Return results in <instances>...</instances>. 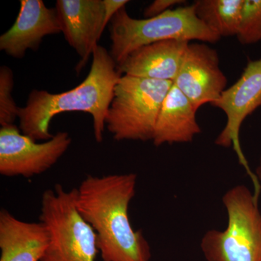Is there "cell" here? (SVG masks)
Instances as JSON below:
<instances>
[{
  "label": "cell",
  "instance_id": "6da1fadb",
  "mask_svg": "<svg viewBox=\"0 0 261 261\" xmlns=\"http://www.w3.org/2000/svg\"><path fill=\"white\" fill-rule=\"evenodd\" d=\"M136 173L87 176L76 188L75 205L94 230L103 261H150L149 243L135 231L128 207L135 196Z\"/></svg>",
  "mask_w": 261,
  "mask_h": 261
},
{
  "label": "cell",
  "instance_id": "7a4b0ae2",
  "mask_svg": "<svg viewBox=\"0 0 261 261\" xmlns=\"http://www.w3.org/2000/svg\"><path fill=\"white\" fill-rule=\"evenodd\" d=\"M93 61L87 78L73 89L60 94L34 89L27 104L19 109V128L34 141L53 138L49 125L53 117L65 112L87 113L93 118L94 135L97 143L103 140L106 118L122 76L118 65L106 48H94Z\"/></svg>",
  "mask_w": 261,
  "mask_h": 261
},
{
  "label": "cell",
  "instance_id": "3957f363",
  "mask_svg": "<svg viewBox=\"0 0 261 261\" xmlns=\"http://www.w3.org/2000/svg\"><path fill=\"white\" fill-rule=\"evenodd\" d=\"M111 50L117 65L139 48L166 40L216 43L221 37L198 18L195 6L168 10L154 18L135 19L120 10L111 21Z\"/></svg>",
  "mask_w": 261,
  "mask_h": 261
},
{
  "label": "cell",
  "instance_id": "277c9868",
  "mask_svg": "<svg viewBox=\"0 0 261 261\" xmlns=\"http://www.w3.org/2000/svg\"><path fill=\"white\" fill-rule=\"evenodd\" d=\"M258 197L245 185L228 190L222 202L228 215L224 231L209 230L200 247L207 261H261V213Z\"/></svg>",
  "mask_w": 261,
  "mask_h": 261
},
{
  "label": "cell",
  "instance_id": "5b68a950",
  "mask_svg": "<svg viewBox=\"0 0 261 261\" xmlns=\"http://www.w3.org/2000/svg\"><path fill=\"white\" fill-rule=\"evenodd\" d=\"M76 188L66 191L61 184L44 192L39 221L45 224L49 243L41 261H95L97 237L75 205Z\"/></svg>",
  "mask_w": 261,
  "mask_h": 261
},
{
  "label": "cell",
  "instance_id": "8992f818",
  "mask_svg": "<svg viewBox=\"0 0 261 261\" xmlns=\"http://www.w3.org/2000/svg\"><path fill=\"white\" fill-rule=\"evenodd\" d=\"M173 84L122 75L106 118V126L113 139L152 140L160 110Z\"/></svg>",
  "mask_w": 261,
  "mask_h": 261
},
{
  "label": "cell",
  "instance_id": "52a82bcc",
  "mask_svg": "<svg viewBox=\"0 0 261 261\" xmlns=\"http://www.w3.org/2000/svg\"><path fill=\"white\" fill-rule=\"evenodd\" d=\"M71 144L69 134L59 132L50 140L37 143L15 124L0 129V174L30 178L53 167Z\"/></svg>",
  "mask_w": 261,
  "mask_h": 261
},
{
  "label": "cell",
  "instance_id": "ba28073f",
  "mask_svg": "<svg viewBox=\"0 0 261 261\" xmlns=\"http://www.w3.org/2000/svg\"><path fill=\"white\" fill-rule=\"evenodd\" d=\"M211 105L224 111L227 118L226 126L215 140V144L225 148L233 147L240 164L253 181L255 195L259 196L260 183L244 155L240 132L245 118L261 106V58L249 61L238 82L225 89L219 99Z\"/></svg>",
  "mask_w": 261,
  "mask_h": 261
},
{
  "label": "cell",
  "instance_id": "9c48e42d",
  "mask_svg": "<svg viewBox=\"0 0 261 261\" xmlns=\"http://www.w3.org/2000/svg\"><path fill=\"white\" fill-rule=\"evenodd\" d=\"M173 84L197 111L206 103L217 100L227 84L217 51L203 43L189 44Z\"/></svg>",
  "mask_w": 261,
  "mask_h": 261
},
{
  "label": "cell",
  "instance_id": "30bf717a",
  "mask_svg": "<svg viewBox=\"0 0 261 261\" xmlns=\"http://www.w3.org/2000/svg\"><path fill=\"white\" fill-rule=\"evenodd\" d=\"M56 9L65 40L82 58L77 72L92 56L104 31L103 0H58Z\"/></svg>",
  "mask_w": 261,
  "mask_h": 261
},
{
  "label": "cell",
  "instance_id": "8fae6325",
  "mask_svg": "<svg viewBox=\"0 0 261 261\" xmlns=\"http://www.w3.org/2000/svg\"><path fill=\"white\" fill-rule=\"evenodd\" d=\"M60 33L56 8H48L42 0H21L14 24L0 37V49L20 59L29 49L37 50L43 38Z\"/></svg>",
  "mask_w": 261,
  "mask_h": 261
},
{
  "label": "cell",
  "instance_id": "7c38bea8",
  "mask_svg": "<svg viewBox=\"0 0 261 261\" xmlns=\"http://www.w3.org/2000/svg\"><path fill=\"white\" fill-rule=\"evenodd\" d=\"M190 42L166 40L139 48L118 65L120 73L137 78L174 82Z\"/></svg>",
  "mask_w": 261,
  "mask_h": 261
},
{
  "label": "cell",
  "instance_id": "4fadbf2b",
  "mask_svg": "<svg viewBox=\"0 0 261 261\" xmlns=\"http://www.w3.org/2000/svg\"><path fill=\"white\" fill-rule=\"evenodd\" d=\"M49 243L45 224L25 222L0 211V261H41Z\"/></svg>",
  "mask_w": 261,
  "mask_h": 261
},
{
  "label": "cell",
  "instance_id": "5bb4252c",
  "mask_svg": "<svg viewBox=\"0 0 261 261\" xmlns=\"http://www.w3.org/2000/svg\"><path fill=\"white\" fill-rule=\"evenodd\" d=\"M196 113L191 101L173 84L160 110L152 140L154 145L192 142L201 132Z\"/></svg>",
  "mask_w": 261,
  "mask_h": 261
},
{
  "label": "cell",
  "instance_id": "9a60e30c",
  "mask_svg": "<svg viewBox=\"0 0 261 261\" xmlns=\"http://www.w3.org/2000/svg\"><path fill=\"white\" fill-rule=\"evenodd\" d=\"M193 5L198 18L220 37L238 36L244 0H197Z\"/></svg>",
  "mask_w": 261,
  "mask_h": 261
},
{
  "label": "cell",
  "instance_id": "2e32d148",
  "mask_svg": "<svg viewBox=\"0 0 261 261\" xmlns=\"http://www.w3.org/2000/svg\"><path fill=\"white\" fill-rule=\"evenodd\" d=\"M237 37L242 44L261 42V0H244L241 25Z\"/></svg>",
  "mask_w": 261,
  "mask_h": 261
},
{
  "label": "cell",
  "instance_id": "e0dca14e",
  "mask_svg": "<svg viewBox=\"0 0 261 261\" xmlns=\"http://www.w3.org/2000/svg\"><path fill=\"white\" fill-rule=\"evenodd\" d=\"M14 86L13 73L9 67L0 68V125L2 127L14 124L18 118L19 109L12 97Z\"/></svg>",
  "mask_w": 261,
  "mask_h": 261
},
{
  "label": "cell",
  "instance_id": "ac0fdd59",
  "mask_svg": "<svg viewBox=\"0 0 261 261\" xmlns=\"http://www.w3.org/2000/svg\"><path fill=\"white\" fill-rule=\"evenodd\" d=\"M185 1L183 0H155L151 3L144 12L145 18H154L163 14L168 10L172 9L176 5L183 4Z\"/></svg>",
  "mask_w": 261,
  "mask_h": 261
},
{
  "label": "cell",
  "instance_id": "d6986e66",
  "mask_svg": "<svg viewBox=\"0 0 261 261\" xmlns=\"http://www.w3.org/2000/svg\"><path fill=\"white\" fill-rule=\"evenodd\" d=\"M105 6L104 29L114 15L129 3L127 0H103Z\"/></svg>",
  "mask_w": 261,
  "mask_h": 261
},
{
  "label": "cell",
  "instance_id": "ffe728a7",
  "mask_svg": "<svg viewBox=\"0 0 261 261\" xmlns=\"http://www.w3.org/2000/svg\"><path fill=\"white\" fill-rule=\"evenodd\" d=\"M255 175H256L258 181H261V154L260 160H259L258 166H257L256 168V172H255Z\"/></svg>",
  "mask_w": 261,
  "mask_h": 261
}]
</instances>
